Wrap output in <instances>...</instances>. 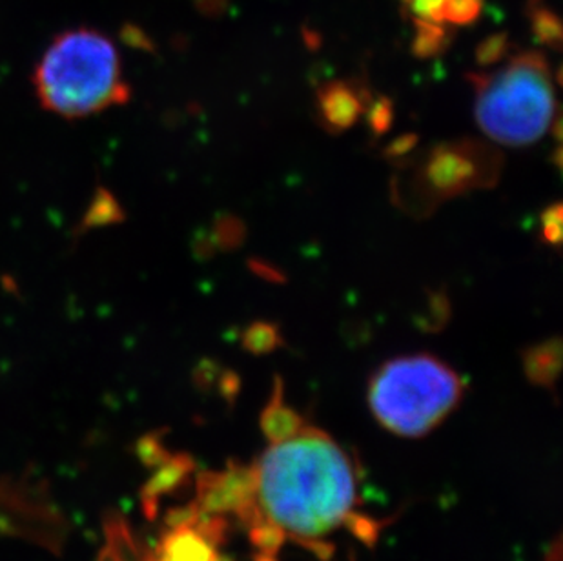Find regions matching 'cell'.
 I'll return each instance as SVG.
<instances>
[{"mask_svg":"<svg viewBox=\"0 0 563 561\" xmlns=\"http://www.w3.org/2000/svg\"><path fill=\"white\" fill-rule=\"evenodd\" d=\"M390 199L407 216L431 218L441 205L500 180L504 154L479 139H454L396 163Z\"/></svg>","mask_w":563,"mask_h":561,"instance_id":"277c9868","label":"cell"},{"mask_svg":"<svg viewBox=\"0 0 563 561\" xmlns=\"http://www.w3.org/2000/svg\"><path fill=\"white\" fill-rule=\"evenodd\" d=\"M452 302L445 288L427 292L426 302L416 316V324L423 332H441L451 323Z\"/></svg>","mask_w":563,"mask_h":561,"instance_id":"ba28073f","label":"cell"},{"mask_svg":"<svg viewBox=\"0 0 563 561\" xmlns=\"http://www.w3.org/2000/svg\"><path fill=\"white\" fill-rule=\"evenodd\" d=\"M420 144V138L418 133H404L399 138L393 139L390 143L383 148V160H387L388 163H399V161L407 160L409 155L415 154Z\"/></svg>","mask_w":563,"mask_h":561,"instance_id":"9a60e30c","label":"cell"},{"mask_svg":"<svg viewBox=\"0 0 563 561\" xmlns=\"http://www.w3.org/2000/svg\"><path fill=\"white\" fill-rule=\"evenodd\" d=\"M367 124L371 132L376 138H383L385 133L390 132L394 124V102L385 96H377L376 99H371L367 105Z\"/></svg>","mask_w":563,"mask_h":561,"instance_id":"7c38bea8","label":"cell"},{"mask_svg":"<svg viewBox=\"0 0 563 561\" xmlns=\"http://www.w3.org/2000/svg\"><path fill=\"white\" fill-rule=\"evenodd\" d=\"M249 268L252 274L260 279L272 283V285H285L287 276L279 266L272 265L271 261L261 260V257H251L249 260Z\"/></svg>","mask_w":563,"mask_h":561,"instance_id":"e0dca14e","label":"cell"},{"mask_svg":"<svg viewBox=\"0 0 563 561\" xmlns=\"http://www.w3.org/2000/svg\"><path fill=\"white\" fill-rule=\"evenodd\" d=\"M449 46V33L434 22L418 21V35L415 41V54L420 58L440 55Z\"/></svg>","mask_w":563,"mask_h":561,"instance_id":"8fae6325","label":"cell"},{"mask_svg":"<svg viewBox=\"0 0 563 561\" xmlns=\"http://www.w3.org/2000/svg\"><path fill=\"white\" fill-rule=\"evenodd\" d=\"M509 54V41L505 35H493L476 50V61L479 66H493L500 63Z\"/></svg>","mask_w":563,"mask_h":561,"instance_id":"2e32d148","label":"cell"},{"mask_svg":"<svg viewBox=\"0 0 563 561\" xmlns=\"http://www.w3.org/2000/svg\"><path fill=\"white\" fill-rule=\"evenodd\" d=\"M33 82L41 105L64 119H82L126 105L132 94L112 41L85 28L55 38Z\"/></svg>","mask_w":563,"mask_h":561,"instance_id":"7a4b0ae2","label":"cell"},{"mask_svg":"<svg viewBox=\"0 0 563 561\" xmlns=\"http://www.w3.org/2000/svg\"><path fill=\"white\" fill-rule=\"evenodd\" d=\"M562 365V339H545L523 350V366L532 383L553 387Z\"/></svg>","mask_w":563,"mask_h":561,"instance_id":"52a82bcc","label":"cell"},{"mask_svg":"<svg viewBox=\"0 0 563 561\" xmlns=\"http://www.w3.org/2000/svg\"><path fill=\"white\" fill-rule=\"evenodd\" d=\"M532 30L540 43L549 48L560 50L562 44V28L556 16L551 15L548 10H537L532 13Z\"/></svg>","mask_w":563,"mask_h":561,"instance_id":"5bb4252c","label":"cell"},{"mask_svg":"<svg viewBox=\"0 0 563 561\" xmlns=\"http://www.w3.org/2000/svg\"><path fill=\"white\" fill-rule=\"evenodd\" d=\"M371 99V90L360 80H329L316 90V121L327 133H345L360 121Z\"/></svg>","mask_w":563,"mask_h":561,"instance_id":"8992f818","label":"cell"},{"mask_svg":"<svg viewBox=\"0 0 563 561\" xmlns=\"http://www.w3.org/2000/svg\"><path fill=\"white\" fill-rule=\"evenodd\" d=\"M216 252H218V246L213 243L212 233L205 232V230L197 233L196 239H194V254H196L197 260H212Z\"/></svg>","mask_w":563,"mask_h":561,"instance_id":"ac0fdd59","label":"cell"},{"mask_svg":"<svg viewBox=\"0 0 563 561\" xmlns=\"http://www.w3.org/2000/svg\"><path fill=\"white\" fill-rule=\"evenodd\" d=\"M213 243L221 252H235L240 250L246 241V224L243 219L234 213H219L213 221L212 230Z\"/></svg>","mask_w":563,"mask_h":561,"instance_id":"30bf717a","label":"cell"},{"mask_svg":"<svg viewBox=\"0 0 563 561\" xmlns=\"http://www.w3.org/2000/svg\"><path fill=\"white\" fill-rule=\"evenodd\" d=\"M479 130L495 143L523 148L551 130L559 112L554 79L542 52H520L490 74H468Z\"/></svg>","mask_w":563,"mask_h":561,"instance_id":"3957f363","label":"cell"},{"mask_svg":"<svg viewBox=\"0 0 563 561\" xmlns=\"http://www.w3.org/2000/svg\"><path fill=\"white\" fill-rule=\"evenodd\" d=\"M463 388L457 372L434 355H401L374 372L368 403L385 429L404 438H420L460 405Z\"/></svg>","mask_w":563,"mask_h":561,"instance_id":"5b68a950","label":"cell"},{"mask_svg":"<svg viewBox=\"0 0 563 561\" xmlns=\"http://www.w3.org/2000/svg\"><path fill=\"white\" fill-rule=\"evenodd\" d=\"M241 343L252 354H268L283 344L282 329L272 321H254L243 330Z\"/></svg>","mask_w":563,"mask_h":561,"instance_id":"9c48e42d","label":"cell"},{"mask_svg":"<svg viewBox=\"0 0 563 561\" xmlns=\"http://www.w3.org/2000/svg\"><path fill=\"white\" fill-rule=\"evenodd\" d=\"M562 202H553V205H549V207L540 213V235H542V241L548 244V246H553V249L556 250L562 246Z\"/></svg>","mask_w":563,"mask_h":561,"instance_id":"4fadbf2b","label":"cell"},{"mask_svg":"<svg viewBox=\"0 0 563 561\" xmlns=\"http://www.w3.org/2000/svg\"><path fill=\"white\" fill-rule=\"evenodd\" d=\"M263 427L271 443L249 483L261 519L279 535L303 541L345 527L356 513L354 465L330 436L303 425L283 403L279 380L263 414Z\"/></svg>","mask_w":563,"mask_h":561,"instance_id":"6da1fadb","label":"cell"}]
</instances>
